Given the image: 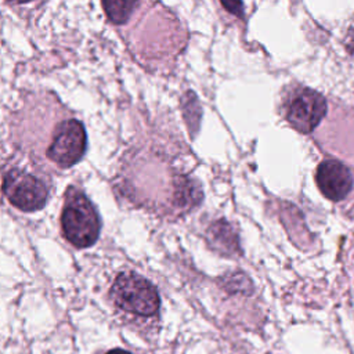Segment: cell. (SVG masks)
<instances>
[{
  "instance_id": "11",
  "label": "cell",
  "mask_w": 354,
  "mask_h": 354,
  "mask_svg": "<svg viewBox=\"0 0 354 354\" xmlns=\"http://www.w3.org/2000/svg\"><path fill=\"white\" fill-rule=\"evenodd\" d=\"M106 354H131V353L127 350H123V348H112Z\"/></svg>"
},
{
  "instance_id": "4",
  "label": "cell",
  "mask_w": 354,
  "mask_h": 354,
  "mask_svg": "<svg viewBox=\"0 0 354 354\" xmlns=\"http://www.w3.org/2000/svg\"><path fill=\"white\" fill-rule=\"evenodd\" d=\"M86 147L87 136L83 123L76 118H68L55 124L44 153L55 166L68 169L82 159Z\"/></svg>"
},
{
  "instance_id": "5",
  "label": "cell",
  "mask_w": 354,
  "mask_h": 354,
  "mask_svg": "<svg viewBox=\"0 0 354 354\" xmlns=\"http://www.w3.org/2000/svg\"><path fill=\"white\" fill-rule=\"evenodd\" d=\"M326 113L324 95L308 87H297L285 101V116L300 133L313 131Z\"/></svg>"
},
{
  "instance_id": "6",
  "label": "cell",
  "mask_w": 354,
  "mask_h": 354,
  "mask_svg": "<svg viewBox=\"0 0 354 354\" xmlns=\"http://www.w3.org/2000/svg\"><path fill=\"white\" fill-rule=\"evenodd\" d=\"M315 181L322 195L330 201H342L353 188V177L348 169L332 159L321 162L317 167Z\"/></svg>"
},
{
  "instance_id": "3",
  "label": "cell",
  "mask_w": 354,
  "mask_h": 354,
  "mask_svg": "<svg viewBox=\"0 0 354 354\" xmlns=\"http://www.w3.org/2000/svg\"><path fill=\"white\" fill-rule=\"evenodd\" d=\"M3 194L8 202L22 212H36L47 203L50 187L39 171L24 167L10 169L3 178Z\"/></svg>"
},
{
  "instance_id": "9",
  "label": "cell",
  "mask_w": 354,
  "mask_h": 354,
  "mask_svg": "<svg viewBox=\"0 0 354 354\" xmlns=\"http://www.w3.org/2000/svg\"><path fill=\"white\" fill-rule=\"evenodd\" d=\"M223 7L231 14L242 18L243 17V4L242 0H220Z\"/></svg>"
},
{
  "instance_id": "1",
  "label": "cell",
  "mask_w": 354,
  "mask_h": 354,
  "mask_svg": "<svg viewBox=\"0 0 354 354\" xmlns=\"http://www.w3.org/2000/svg\"><path fill=\"white\" fill-rule=\"evenodd\" d=\"M61 228L65 239L76 248H88L98 239L100 216L91 201L76 187L66 189Z\"/></svg>"
},
{
  "instance_id": "7",
  "label": "cell",
  "mask_w": 354,
  "mask_h": 354,
  "mask_svg": "<svg viewBox=\"0 0 354 354\" xmlns=\"http://www.w3.org/2000/svg\"><path fill=\"white\" fill-rule=\"evenodd\" d=\"M138 0H102L104 11L113 24H124L137 8Z\"/></svg>"
},
{
  "instance_id": "2",
  "label": "cell",
  "mask_w": 354,
  "mask_h": 354,
  "mask_svg": "<svg viewBox=\"0 0 354 354\" xmlns=\"http://www.w3.org/2000/svg\"><path fill=\"white\" fill-rule=\"evenodd\" d=\"M109 297L115 307L136 318H149L158 314L160 297L156 288L133 271L120 272L112 283Z\"/></svg>"
},
{
  "instance_id": "12",
  "label": "cell",
  "mask_w": 354,
  "mask_h": 354,
  "mask_svg": "<svg viewBox=\"0 0 354 354\" xmlns=\"http://www.w3.org/2000/svg\"><path fill=\"white\" fill-rule=\"evenodd\" d=\"M7 1L15 3V4H24V3H29V1H32V0H7Z\"/></svg>"
},
{
  "instance_id": "10",
  "label": "cell",
  "mask_w": 354,
  "mask_h": 354,
  "mask_svg": "<svg viewBox=\"0 0 354 354\" xmlns=\"http://www.w3.org/2000/svg\"><path fill=\"white\" fill-rule=\"evenodd\" d=\"M344 46L347 48V51L354 55V24L348 28L346 36H344Z\"/></svg>"
},
{
  "instance_id": "8",
  "label": "cell",
  "mask_w": 354,
  "mask_h": 354,
  "mask_svg": "<svg viewBox=\"0 0 354 354\" xmlns=\"http://www.w3.org/2000/svg\"><path fill=\"white\" fill-rule=\"evenodd\" d=\"M209 235H210V242L214 243L220 252L223 253L234 252L236 246V239L230 224L224 221H218L213 224L212 228L209 230Z\"/></svg>"
}]
</instances>
